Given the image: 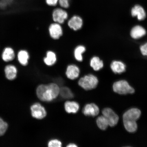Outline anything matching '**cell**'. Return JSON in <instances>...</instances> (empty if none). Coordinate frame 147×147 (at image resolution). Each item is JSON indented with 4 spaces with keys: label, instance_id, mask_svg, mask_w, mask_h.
<instances>
[{
    "label": "cell",
    "instance_id": "cell-27",
    "mask_svg": "<svg viewBox=\"0 0 147 147\" xmlns=\"http://www.w3.org/2000/svg\"><path fill=\"white\" fill-rule=\"evenodd\" d=\"M58 3L62 8L67 9L69 8V0H59Z\"/></svg>",
    "mask_w": 147,
    "mask_h": 147
},
{
    "label": "cell",
    "instance_id": "cell-1",
    "mask_svg": "<svg viewBox=\"0 0 147 147\" xmlns=\"http://www.w3.org/2000/svg\"><path fill=\"white\" fill-rule=\"evenodd\" d=\"M60 89L57 84L51 83L47 85L41 84L37 88V96L40 100L50 102L56 98L59 94Z\"/></svg>",
    "mask_w": 147,
    "mask_h": 147
},
{
    "label": "cell",
    "instance_id": "cell-21",
    "mask_svg": "<svg viewBox=\"0 0 147 147\" xmlns=\"http://www.w3.org/2000/svg\"><path fill=\"white\" fill-rule=\"evenodd\" d=\"M2 57L5 62L13 60L15 57V53L13 49L10 47L6 48L3 51Z\"/></svg>",
    "mask_w": 147,
    "mask_h": 147
},
{
    "label": "cell",
    "instance_id": "cell-20",
    "mask_svg": "<svg viewBox=\"0 0 147 147\" xmlns=\"http://www.w3.org/2000/svg\"><path fill=\"white\" fill-rule=\"evenodd\" d=\"M90 66L94 71H98L103 67V62L98 57H93L90 61Z\"/></svg>",
    "mask_w": 147,
    "mask_h": 147
},
{
    "label": "cell",
    "instance_id": "cell-7",
    "mask_svg": "<svg viewBox=\"0 0 147 147\" xmlns=\"http://www.w3.org/2000/svg\"><path fill=\"white\" fill-rule=\"evenodd\" d=\"M30 110L32 117L37 119L45 118L47 115L45 107L39 103H35L31 106Z\"/></svg>",
    "mask_w": 147,
    "mask_h": 147
},
{
    "label": "cell",
    "instance_id": "cell-26",
    "mask_svg": "<svg viewBox=\"0 0 147 147\" xmlns=\"http://www.w3.org/2000/svg\"><path fill=\"white\" fill-rule=\"evenodd\" d=\"M62 145L61 142L57 139L51 140L48 143V146L49 147H61Z\"/></svg>",
    "mask_w": 147,
    "mask_h": 147
},
{
    "label": "cell",
    "instance_id": "cell-5",
    "mask_svg": "<svg viewBox=\"0 0 147 147\" xmlns=\"http://www.w3.org/2000/svg\"><path fill=\"white\" fill-rule=\"evenodd\" d=\"M68 14L63 9L57 8L53 10L52 17L54 22L63 24L68 18Z\"/></svg>",
    "mask_w": 147,
    "mask_h": 147
},
{
    "label": "cell",
    "instance_id": "cell-22",
    "mask_svg": "<svg viewBox=\"0 0 147 147\" xmlns=\"http://www.w3.org/2000/svg\"><path fill=\"white\" fill-rule=\"evenodd\" d=\"M124 127L127 131L133 133L136 131L138 125L136 122L128 121H123Z\"/></svg>",
    "mask_w": 147,
    "mask_h": 147
},
{
    "label": "cell",
    "instance_id": "cell-17",
    "mask_svg": "<svg viewBox=\"0 0 147 147\" xmlns=\"http://www.w3.org/2000/svg\"><path fill=\"white\" fill-rule=\"evenodd\" d=\"M80 108V105L75 101H67L64 104L65 111L69 113H76L78 112Z\"/></svg>",
    "mask_w": 147,
    "mask_h": 147
},
{
    "label": "cell",
    "instance_id": "cell-3",
    "mask_svg": "<svg viewBox=\"0 0 147 147\" xmlns=\"http://www.w3.org/2000/svg\"><path fill=\"white\" fill-rule=\"evenodd\" d=\"M113 89L115 92L121 95L131 94L135 92L134 88L125 80H121L115 82L113 84Z\"/></svg>",
    "mask_w": 147,
    "mask_h": 147
},
{
    "label": "cell",
    "instance_id": "cell-2",
    "mask_svg": "<svg viewBox=\"0 0 147 147\" xmlns=\"http://www.w3.org/2000/svg\"><path fill=\"white\" fill-rule=\"evenodd\" d=\"M98 83L96 76L89 74L81 78L78 81L79 85L86 90H90L96 88Z\"/></svg>",
    "mask_w": 147,
    "mask_h": 147
},
{
    "label": "cell",
    "instance_id": "cell-18",
    "mask_svg": "<svg viewBox=\"0 0 147 147\" xmlns=\"http://www.w3.org/2000/svg\"><path fill=\"white\" fill-rule=\"evenodd\" d=\"M17 69L14 66L8 65L5 67V71L6 78L9 80H14L17 74Z\"/></svg>",
    "mask_w": 147,
    "mask_h": 147
},
{
    "label": "cell",
    "instance_id": "cell-10",
    "mask_svg": "<svg viewBox=\"0 0 147 147\" xmlns=\"http://www.w3.org/2000/svg\"><path fill=\"white\" fill-rule=\"evenodd\" d=\"M80 68L76 64H70L68 65L65 72V75L68 78L71 80H74L80 76Z\"/></svg>",
    "mask_w": 147,
    "mask_h": 147
},
{
    "label": "cell",
    "instance_id": "cell-12",
    "mask_svg": "<svg viewBox=\"0 0 147 147\" xmlns=\"http://www.w3.org/2000/svg\"><path fill=\"white\" fill-rule=\"evenodd\" d=\"M44 63L49 67L55 65L57 61V57L54 51L49 50L47 51L46 55L43 59Z\"/></svg>",
    "mask_w": 147,
    "mask_h": 147
},
{
    "label": "cell",
    "instance_id": "cell-6",
    "mask_svg": "<svg viewBox=\"0 0 147 147\" xmlns=\"http://www.w3.org/2000/svg\"><path fill=\"white\" fill-rule=\"evenodd\" d=\"M102 115L107 119L111 127L116 125L119 121V117L113 110L109 108H105L102 111Z\"/></svg>",
    "mask_w": 147,
    "mask_h": 147
},
{
    "label": "cell",
    "instance_id": "cell-25",
    "mask_svg": "<svg viewBox=\"0 0 147 147\" xmlns=\"http://www.w3.org/2000/svg\"><path fill=\"white\" fill-rule=\"evenodd\" d=\"M8 124L0 117V136H3L8 128Z\"/></svg>",
    "mask_w": 147,
    "mask_h": 147
},
{
    "label": "cell",
    "instance_id": "cell-30",
    "mask_svg": "<svg viewBox=\"0 0 147 147\" xmlns=\"http://www.w3.org/2000/svg\"><path fill=\"white\" fill-rule=\"evenodd\" d=\"M67 147H77L78 146L76 144H74V143H70L67 146Z\"/></svg>",
    "mask_w": 147,
    "mask_h": 147
},
{
    "label": "cell",
    "instance_id": "cell-28",
    "mask_svg": "<svg viewBox=\"0 0 147 147\" xmlns=\"http://www.w3.org/2000/svg\"><path fill=\"white\" fill-rule=\"evenodd\" d=\"M140 50L143 56H147V43L141 46Z\"/></svg>",
    "mask_w": 147,
    "mask_h": 147
},
{
    "label": "cell",
    "instance_id": "cell-9",
    "mask_svg": "<svg viewBox=\"0 0 147 147\" xmlns=\"http://www.w3.org/2000/svg\"><path fill=\"white\" fill-rule=\"evenodd\" d=\"M141 114L140 110L136 108H133L125 112L123 116V121L136 122Z\"/></svg>",
    "mask_w": 147,
    "mask_h": 147
},
{
    "label": "cell",
    "instance_id": "cell-29",
    "mask_svg": "<svg viewBox=\"0 0 147 147\" xmlns=\"http://www.w3.org/2000/svg\"><path fill=\"white\" fill-rule=\"evenodd\" d=\"M59 0H46L47 4L51 6H55L57 4Z\"/></svg>",
    "mask_w": 147,
    "mask_h": 147
},
{
    "label": "cell",
    "instance_id": "cell-11",
    "mask_svg": "<svg viewBox=\"0 0 147 147\" xmlns=\"http://www.w3.org/2000/svg\"><path fill=\"white\" fill-rule=\"evenodd\" d=\"M82 113L87 116L94 117L98 115L100 109L98 106L94 103L88 104L84 107Z\"/></svg>",
    "mask_w": 147,
    "mask_h": 147
},
{
    "label": "cell",
    "instance_id": "cell-8",
    "mask_svg": "<svg viewBox=\"0 0 147 147\" xmlns=\"http://www.w3.org/2000/svg\"><path fill=\"white\" fill-rule=\"evenodd\" d=\"M84 22L80 16L74 15L68 20L67 25L69 28L75 32L80 30L83 25Z\"/></svg>",
    "mask_w": 147,
    "mask_h": 147
},
{
    "label": "cell",
    "instance_id": "cell-23",
    "mask_svg": "<svg viewBox=\"0 0 147 147\" xmlns=\"http://www.w3.org/2000/svg\"><path fill=\"white\" fill-rule=\"evenodd\" d=\"M96 123L98 128L102 130H105L109 126L107 119L103 115L99 117L96 119Z\"/></svg>",
    "mask_w": 147,
    "mask_h": 147
},
{
    "label": "cell",
    "instance_id": "cell-19",
    "mask_svg": "<svg viewBox=\"0 0 147 147\" xmlns=\"http://www.w3.org/2000/svg\"><path fill=\"white\" fill-rule=\"evenodd\" d=\"M18 61L22 65L26 66L28 63L30 55L27 51L22 50L18 52Z\"/></svg>",
    "mask_w": 147,
    "mask_h": 147
},
{
    "label": "cell",
    "instance_id": "cell-16",
    "mask_svg": "<svg viewBox=\"0 0 147 147\" xmlns=\"http://www.w3.org/2000/svg\"><path fill=\"white\" fill-rule=\"evenodd\" d=\"M86 50L85 46L82 45H77L73 51L74 57L75 59L78 62H82L83 60V54Z\"/></svg>",
    "mask_w": 147,
    "mask_h": 147
},
{
    "label": "cell",
    "instance_id": "cell-14",
    "mask_svg": "<svg viewBox=\"0 0 147 147\" xmlns=\"http://www.w3.org/2000/svg\"><path fill=\"white\" fill-rule=\"evenodd\" d=\"M130 34L132 38L137 39L145 36L146 34V31L141 26L137 25L131 29Z\"/></svg>",
    "mask_w": 147,
    "mask_h": 147
},
{
    "label": "cell",
    "instance_id": "cell-13",
    "mask_svg": "<svg viewBox=\"0 0 147 147\" xmlns=\"http://www.w3.org/2000/svg\"><path fill=\"white\" fill-rule=\"evenodd\" d=\"M131 14L133 17L137 16L138 19L139 21L144 20L146 17V13L144 9L139 5H135L132 9Z\"/></svg>",
    "mask_w": 147,
    "mask_h": 147
},
{
    "label": "cell",
    "instance_id": "cell-15",
    "mask_svg": "<svg viewBox=\"0 0 147 147\" xmlns=\"http://www.w3.org/2000/svg\"><path fill=\"white\" fill-rule=\"evenodd\" d=\"M110 67L114 73L120 74L125 71L126 66L122 62L114 61L110 65Z\"/></svg>",
    "mask_w": 147,
    "mask_h": 147
},
{
    "label": "cell",
    "instance_id": "cell-24",
    "mask_svg": "<svg viewBox=\"0 0 147 147\" xmlns=\"http://www.w3.org/2000/svg\"><path fill=\"white\" fill-rule=\"evenodd\" d=\"M59 93L60 96L64 99H71L74 97L72 92L69 88L67 87H63L61 88Z\"/></svg>",
    "mask_w": 147,
    "mask_h": 147
},
{
    "label": "cell",
    "instance_id": "cell-4",
    "mask_svg": "<svg viewBox=\"0 0 147 147\" xmlns=\"http://www.w3.org/2000/svg\"><path fill=\"white\" fill-rule=\"evenodd\" d=\"M48 32L50 37L55 40H59L63 34V29L61 25L54 22L49 25Z\"/></svg>",
    "mask_w": 147,
    "mask_h": 147
}]
</instances>
